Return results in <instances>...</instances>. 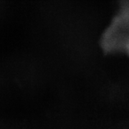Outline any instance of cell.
<instances>
[{
  "instance_id": "cell-1",
  "label": "cell",
  "mask_w": 129,
  "mask_h": 129,
  "mask_svg": "<svg viewBox=\"0 0 129 129\" xmlns=\"http://www.w3.org/2000/svg\"><path fill=\"white\" fill-rule=\"evenodd\" d=\"M105 42L111 50L129 55V0H121L120 9L106 30Z\"/></svg>"
}]
</instances>
